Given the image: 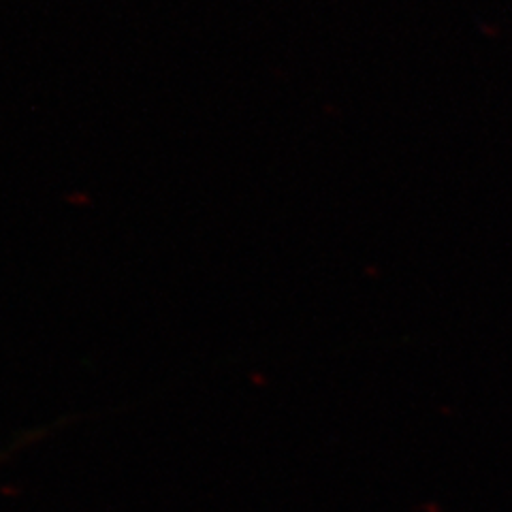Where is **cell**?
<instances>
[{
    "instance_id": "6da1fadb",
    "label": "cell",
    "mask_w": 512,
    "mask_h": 512,
    "mask_svg": "<svg viewBox=\"0 0 512 512\" xmlns=\"http://www.w3.org/2000/svg\"><path fill=\"white\" fill-rule=\"evenodd\" d=\"M5 459V455H0V461H3Z\"/></svg>"
}]
</instances>
